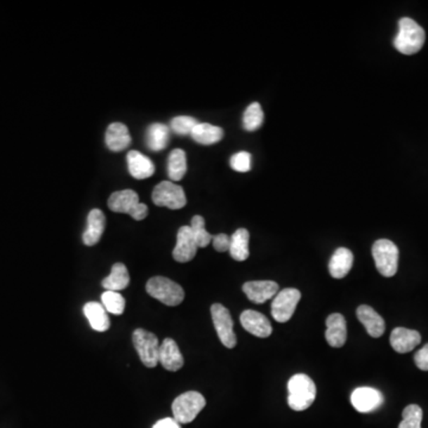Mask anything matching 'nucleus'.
<instances>
[{"mask_svg": "<svg viewBox=\"0 0 428 428\" xmlns=\"http://www.w3.org/2000/svg\"><path fill=\"white\" fill-rule=\"evenodd\" d=\"M426 34L412 18L405 17L399 22V34L394 39V47L405 55L417 54L424 47Z\"/></svg>", "mask_w": 428, "mask_h": 428, "instance_id": "obj_1", "label": "nucleus"}, {"mask_svg": "<svg viewBox=\"0 0 428 428\" xmlns=\"http://www.w3.org/2000/svg\"><path fill=\"white\" fill-rule=\"evenodd\" d=\"M316 387L307 375H294L288 382V405L295 412L309 408L316 401Z\"/></svg>", "mask_w": 428, "mask_h": 428, "instance_id": "obj_2", "label": "nucleus"}, {"mask_svg": "<svg viewBox=\"0 0 428 428\" xmlns=\"http://www.w3.org/2000/svg\"><path fill=\"white\" fill-rule=\"evenodd\" d=\"M109 210L116 213H126L135 220H143L148 215V207L140 203V198L133 189L114 192L109 198Z\"/></svg>", "mask_w": 428, "mask_h": 428, "instance_id": "obj_3", "label": "nucleus"}, {"mask_svg": "<svg viewBox=\"0 0 428 428\" xmlns=\"http://www.w3.org/2000/svg\"><path fill=\"white\" fill-rule=\"evenodd\" d=\"M206 406V400L198 392H187L176 397L171 409L173 415L180 424H189L198 417L199 413Z\"/></svg>", "mask_w": 428, "mask_h": 428, "instance_id": "obj_4", "label": "nucleus"}, {"mask_svg": "<svg viewBox=\"0 0 428 428\" xmlns=\"http://www.w3.org/2000/svg\"><path fill=\"white\" fill-rule=\"evenodd\" d=\"M147 292L149 295L161 301L167 306H178L185 299V292L180 284L167 277H152L147 283Z\"/></svg>", "mask_w": 428, "mask_h": 428, "instance_id": "obj_5", "label": "nucleus"}, {"mask_svg": "<svg viewBox=\"0 0 428 428\" xmlns=\"http://www.w3.org/2000/svg\"><path fill=\"white\" fill-rule=\"evenodd\" d=\"M373 257L378 273L382 276L393 277L399 267V249L393 241L378 239L373 246Z\"/></svg>", "mask_w": 428, "mask_h": 428, "instance_id": "obj_6", "label": "nucleus"}, {"mask_svg": "<svg viewBox=\"0 0 428 428\" xmlns=\"http://www.w3.org/2000/svg\"><path fill=\"white\" fill-rule=\"evenodd\" d=\"M133 345L140 356V362L147 368H155L159 364L160 342L152 332L143 328H137L133 335Z\"/></svg>", "mask_w": 428, "mask_h": 428, "instance_id": "obj_7", "label": "nucleus"}, {"mask_svg": "<svg viewBox=\"0 0 428 428\" xmlns=\"http://www.w3.org/2000/svg\"><path fill=\"white\" fill-rule=\"evenodd\" d=\"M152 201L156 206L168 207L170 210H180L186 206L187 199L181 186L170 181L159 183L152 191Z\"/></svg>", "mask_w": 428, "mask_h": 428, "instance_id": "obj_8", "label": "nucleus"}, {"mask_svg": "<svg viewBox=\"0 0 428 428\" xmlns=\"http://www.w3.org/2000/svg\"><path fill=\"white\" fill-rule=\"evenodd\" d=\"M210 314H212L214 328L222 345L227 349H234L237 344V337L234 335V320L231 318L229 309L222 305L214 304L210 307Z\"/></svg>", "mask_w": 428, "mask_h": 428, "instance_id": "obj_9", "label": "nucleus"}, {"mask_svg": "<svg viewBox=\"0 0 428 428\" xmlns=\"http://www.w3.org/2000/svg\"><path fill=\"white\" fill-rule=\"evenodd\" d=\"M301 299V293L295 288H286L277 293L272 304V316L277 323H287L292 318Z\"/></svg>", "mask_w": 428, "mask_h": 428, "instance_id": "obj_10", "label": "nucleus"}, {"mask_svg": "<svg viewBox=\"0 0 428 428\" xmlns=\"http://www.w3.org/2000/svg\"><path fill=\"white\" fill-rule=\"evenodd\" d=\"M384 402L381 392L370 387H361L351 394V403L359 413L374 412Z\"/></svg>", "mask_w": 428, "mask_h": 428, "instance_id": "obj_11", "label": "nucleus"}, {"mask_svg": "<svg viewBox=\"0 0 428 428\" xmlns=\"http://www.w3.org/2000/svg\"><path fill=\"white\" fill-rule=\"evenodd\" d=\"M241 326L246 331L258 338H268L273 333V327L267 316L260 312L246 309L241 314Z\"/></svg>", "mask_w": 428, "mask_h": 428, "instance_id": "obj_12", "label": "nucleus"}, {"mask_svg": "<svg viewBox=\"0 0 428 428\" xmlns=\"http://www.w3.org/2000/svg\"><path fill=\"white\" fill-rule=\"evenodd\" d=\"M243 292L253 304H265L280 292V287L274 281H250L243 286Z\"/></svg>", "mask_w": 428, "mask_h": 428, "instance_id": "obj_13", "label": "nucleus"}, {"mask_svg": "<svg viewBox=\"0 0 428 428\" xmlns=\"http://www.w3.org/2000/svg\"><path fill=\"white\" fill-rule=\"evenodd\" d=\"M196 251H198V246L192 234L191 227L189 226L180 227L176 246L173 250L174 260L179 263H187L194 258Z\"/></svg>", "mask_w": 428, "mask_h": 428, "instance_id": "obj_14", "label": "nucleus"}, {"mask_svg": "<svg viewBox=\"0 0 428 428\" xmlns=\"http://www.w3.org/2000/svg\"><path fill=\"white\" fill-rule=\"evenodd\" d=\"M325 337L330 347L335 349L344 347V344L347 342V320L342 314L333 313L327 316Z\"/></svg>", "mask_w": 428, "mask_h": 428, "instance_id": "obj_15", "label": "nucleus"}, {"mask_svg": "<svg viewBox=\"0 0 428 428\" xmlns=\"http://www.w3.org/2000/svg\"><path fill=\"white\" fill-rule=\"evenodd\" d=\"M421 342V335L414 330H408L405 327L394 328L390 335V345L399 354H407Z\"/></svg>", "mask_w": 428, "mask_h": 428, "instance_id": "obj_16", "label": "nucleus"}, {"mask_svg": "<svg viewBox=\"0 0 428 428\" xmlns=\"http://www.w3.org/2000/svg\"><path fill=\"white\" fill-rule=\"evenodd\" d=\"M159 362L168 371H178L182 368V354L174 339H164L163 342L161 344Z\"/></svg>", "mask_w": 428, "mask_h": 428, "instance_id": "obj_17", "label": "nucleus"}, {"mask_svg": "<svg viewBox=\"0 0 428 428\" xmlns=\"http://www.w3.org/2000/svg\"><path fill=\"white\" fill-rule=\"evenodd\" d=\"M105 215L102 210L94 208L91 210L87 217V229L82 234V241L85 246H93L100 241L104 231H105Z\"/></svg>", "mask_w": 428, "mask_h": 428, "instance_id": "obj_18", "label": "nucleus"}, {"mask_svg": "<svg viewBox=\"0 0 428 428\" xmlns=\"http://www.w3.org/2000/svg\"><path fill=\"white\" fill-rule=\"evenodd\" d=\"M357 318L364 325L366 332L373 338H380L385 331V323L374 308L362 305L357 308Z\"/></svg>", "mask_w": 428, "mask_h": 428, "instance_id": "obj_19", "label": "nucleus"}, {"mask_svg": "<svg viewBox=\"0 0 428 428\" xmlns=\"http://www.w3.org/2000/svg\"><path fill=\"white\" fill-rule=\"evenodd\" d=\"M126 161H128V173L135 179H148L155 173V166L152 163V161L147 156L142 155L140 152L136 150L128 152Z\"/></svg>", "mask_w": 428, "mask_h": 428, "instance_id": "obj_20", "label": "nucleus"}, {"mask_svg": "<svg viewBox=\"0 0 428 428\" xmlns=\"http://www.w3.org/2000/svg\"><path fill=\"white\" fill-rule=\"evenodd\" d=\"M354 265V253L347 248H339L332 255L328 270L333 279H344L347 274L350 273Z\"/></svg>", "mask_w": 428, "mask_h": 428, "instance_id": "obj_21", "label": "nucleus"}, {"mask_svg": "<svg viewBox=\"0 0 428 428\" xmlns=\"http://www.w3.org/2000/svg\"><path fill=\"white\" fill-rule=\"evenodd\" d=\"M105 142L107 148L112 152H121L131 145V136L128 128L123 123H112L106 130Z\"/></svg>", "mask_w": 428, "mask_h": 428, "instance_id": "obj_22", "label": "nucleus"}, {"mask_svg": "<svg viewBox=\"0 0 428 428\" xmlns=\"http://www.w3.org/2000/svg\"><path fill=\"white\" fill-rule=\"evenodd\" d=\"M86 318L90 321L93 330L98 332H105L109 328V319L107 312L102 304L99 302H88L83 307Z\"/></svg>", "mask_w": 428, "mask_h": 428, "instance_id": "obj_23", "label": "nucleus"}, {"mask_svg": "<svg viewBox=\"0 0 428 428\" xmlns=\"http://www.w3.org/2000/svg\"><path fill=\"white\" fill-rule=\"evenodd\" d=\"M191 137L199 145H212L222 140L224 131L219 126H214L208 123H199L193 128Z\"/></svg>", "mask_w": 428, "mask_h": 428, "instance_id": "obj_24", "label": "nucleus"}, {"mask_svg": "<svg viewBox=\"0 0 428 428\" xmlns=\"http://www.w3.org/2000/svg\"><path fill=\"white\" fill-rule=\"evenodd\" d=\"M170 140V130L167 125L155 123L148 128L147 131V145L152 152H161L167 148Z\"/></svg>", "mask_w": 428, "mask_h": 428, "instance_id": "obj_25", "label": "nucleus"}, {"mask_svg": "<svg viewBox=\"0 0 428 428\" xmlns=\"http://www.w3.org/2000/svg\"><path fill=\"white\" fill-rule=\"evenodd\" d=\"M128 283H130V275L128 268L123 263H116L113 265L109 276L102 280V286L109 292H119L126 288Z\"/></svg>", "mask_w": 428, "mask_h": 428, "instance_id": "obj_26", "label": "nucleus"}, {"mask_svg": "<svg viewBox=\"0 0 428 428\" xmlns=\"http://www.w3.org/2000/svg\"><path fill=\"white\" fill-rule=\"evenodd\" d=\"M249 231L246 229H238L231 236L230 253L234 261L243 262L249 258Z\"/></svg>", "mask_w": 428, "mask_h": 428, "instance_id": "obj_27", "label": "nucleus"}, {"mask_svg": "<svg viewBox=\"0 0 428 428\" xmlns=\"http://www.w3.org/2000/svg\"><path fill=\"white\" fill-rule=\"evenodd\" d=\"M187 173L186 152L181 149H174L168 159V175L173 181H180Z\"/></svg>", "mask_w": 428, "mask_h": 428, "instance_id": "obj_28", "label": "nucleus"}, {"mask_svg": "<svg viewBox=\"0 0 428 428\" xmlns=\"http://www.w3.org/2000/svg\"><path fill=\"white\" fill-rule=\"evenodd\" d=\"M265 121V113L258 102H253L248 106V109L243 116V126L248 131H256L261 128Z\"/></svg>", "mask_w": 428, "mask_h": 428, "instance_id": "obj_29", "label": "nucleus"}, {"mask_svg": "<svg viewBox=\"0 0 428 428\" xmlns=\"http://www.w3.org/2000/svg\"><path fill=\"white\" fill-rule=\"evenodd\" d=\"M192 234L194 237L198 248H206L210 244L213 236L207 232L205 229V219L201 215H194L191 222Z\"/></svg>", "mask_w": 428, "mask_h": 428, "instance_id": "obj_30", "label": "nucleus"}, {"mask_svg": "<svg viewBox=\"0 0 428 428\" xmlns=\"http://www.w3.org/2000/svg\"><path fill=\"white\" fill-rule=\"evenodd\" d=\"M102 301L106 312L112 313L114 316H121L124 313L125 299L119 293L106 290L102 295Z\"/></svg>", "mask_w": 428, "mask_h": 428, "instance_id": "obj_31", "label": "nucleus"}, {"mask_svg": "<svg viewBox=\"0 0 428 428\" xmlns=\"http://www.w3.org/2000/svg\"><path fill=\"white\" fill-rule=\"evenodd\" d=\"M401 422L399 428H421L422 409L417 405H409L402 412Z\"/></svg>", "mask_w": 428, "mask_h": 428, "instance_id": "obj_32", "label": "nucleus"}, {"mask_svg": "<svg viewBox=\"0 0 428 428\" xmlns=\"http://www.w3.org/2000/svg\"><path fill=\"white\" fill-rule=\"evenodd\" d=\"M199 124V121L193 117L180 116L170 121V128L174 133L181 136H191L193 128Z\"/></svg>", "mask_w": 428, "mask_h": 428, "instance_id": "obj_33", "label": "nucleus"}, {"mask_svg": "<svg viewBox=\"0 0 428 428\" xmlns=\"http://www.w3.org/2000/svg\"><path fill=\"white\" fill-rule=\"evenodd\" d=\"M230 164L238 173H248L251 169V155L246 152H237L231 157Z\"/></svg>", "mask_w": 428, "mask_h": 428, "instance_id": "obj_34", "label": "nucleus"}, {"mask_svg": "<svg viewBox=\"0 0 428 428\" xmlns=\"http://www.w3.org/2000/svg\"><path fill=\"white\" fill-rule=\"evenodd\" d=\"M212 243H213L214 249L217 251L226 253V251L230 250L231 237L225 234H219L217 236H213Z\"/></svg>", "mask_w": 428, "mask_h": 428, "instance_id": "obj_35", "label": "nucleus"}, {"mask_svg": "<svg viewBox=\"0 0 428 428\" xmlns=\"http://www.w3.org/2000/svg\"><path fill=\"white\" fill-rule=\"evenodd\" d=\"M414 361L419 369L422 371H428V344H426L422 349L417 351L414 356Z\"/></svg>", "mask_w": 428, "mask_h": 428, "instance_id": "obj_36", "label": "nucleus"}, {"mask_svg": "<svg viewBox=\"0 0 428 428\" xmlns=\"http://www.w3.org/2000/svg\"><path fill=\"white\" fill-rule=\"evenodd\" d=\"M152 428H181V426L174 417H166L157 421Z\"/></svg>", "mask_w": 428, "mask_h": 428, "instance_id": "obj_37", "label": "nucleus"}]
</instances>
